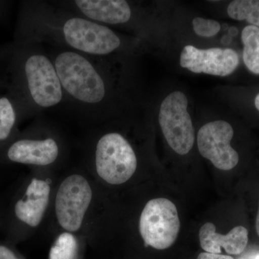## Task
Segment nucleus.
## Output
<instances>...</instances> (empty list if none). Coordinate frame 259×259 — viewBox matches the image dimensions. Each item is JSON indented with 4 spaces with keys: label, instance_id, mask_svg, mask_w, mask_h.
I'll return each mask as SVG.
<instances>
[{
    "label": "nucleus",
    "instance_id": "f257e3e1",
    "mask_svg": "<svg viewBox=\"0 0 259 259\" xmlns=\"http://www.w3.org/2000/svg\"><path fill=\"white\" fill-rule=\"evenodd\" d=\"M56 71L61 85L76 100L86 103L102 101L105 83L90 61L74 52H64L56 58Z\"/></svg>",
    "mask_w": 259,
    "mask_h": 259
},
{
    "label": "nucleus",
    "instance_id": "f03ea898",
    "mask_svg": "<svg viewBox=\"0 0 259 259\" xmlns=\"http://www.w3.org/2000/svg\"><path fill=\"white\" fill-rule=\"evenodd\" d=\"M139 231L146 246L158 250L171 247L180 231L176 205L165 198L150 200L141 213Z\"/></svg>",
    "mask_w": 259,
    "mask_h": 259
},
{
    "label": "nucleus",
    "instance_id": "7ed1b4c3",
    "mask_svg": "<svg viewBox=\"0 0 259 259\" xmlns=\"http://www.w3.org/2000/svg\"><path fill=\"white\" fill-rule=\"evenodd\" d=\"M97 174L111 185H121L132 177L137 168V158L132 146L120 134L102 136L96 150Z\"/></svg>",
    "mask_w": 259,
    "mask_h": 259
},
{
    "label": "nucleus",
    "instance_id": "20e7f679",
    "mask_svg": "<svg viewBox=\"0 0 259 259\" xmlns=\"http://www.w3.org/2000/svg\"><path fill=\"white\" fill-rule=\"evenodd\" d=\"M188 100L185 94L175 91L162 102L158 121L170 147L180 155L187 154L194 146V130L187 111Z\"/></svg>",
    "mask_w": 259,
    "mask_h": 259
},
{
    "label": "nucleus",
    "instance_id": "39448f33",
    "mask_svg": "<svg viewBox=\"0 0 259 259\" xmlns=\"http://www.w3.org/2000/svg\"><path fill=\"white\" fill-rule=\"evenodd\" d=\"M92 197L93 192L86 179L80 175L67 177L56 194V213L61 226L68 231H78Z\"/></svg>",
    "mask_w": 259,
    "mask_h": 259
},
{
    "label": "nucleus",
    "instance_id": "423d86ee",
    "mask_svg": "<svg viewBox=\"0 0 259 259\" xmlns=\"http://www.w3.org/2000/svg\"><path fill=\"white\" fill-rule=\"evenodd\" d=\"M234 131L229 122L216 120L199 129L197 146L200 154L218 169L229 171L237 166L239 156L231 146Z\"/></svg>",
    "mask_w": 259,
    "mask_h": 259
},
{
    "label": "nucleus",
    "instance_id": "0eeeda50",
    "mask_svg": "<svg viewBox=\"0 0 259 259\" xmlns=\"http://www.w3.org/2000/svg\"><path fill=\"white\" fill-rule=\"evenodd\" d=\"M63 32L71 47L88 54L105 55L120 45V38L110 28L82 18L68 20Z\"/></svg>",
    "mask_w": 259,
    "mask_h": 259
},
{
    "label": "nucleus",
    "instance_id": "6e6552de",
    "mask_svg": "<svg viewBox=\"0 0 259 259\" xmlns=\"http://www.w3.org/2000/svg\"><path fill=\"white\" fill-rule=\"evenodd\" d=\"M180 62L182 68L196 74L226 76L236 71L240 60L238 54L233 49H199L187 45L181 53Z\"/></svg>",
    "mask_w": 259,
    "mask_h": 259
},
{
    "label": "nucleus",
    "instance_id": "1a4fd4ad",
    "mask_svg": "<svg viewBox=\"0 0 259 259\" xmlns=\"http://www.w3.org/2000/svg\"><path fill=\"white\" fill-rule=\"evenodd\" d=\"M25 69L30 95L37 105L49 107L60 102L62 98L61 83L48 58L42 55L30 56Z\"/></svg>",
    "mask_w": 259,
    "mask_h": 259
},
{
    "label": "nucleus",
    "instance_id": "9d476101",
    "mask_svg": "<svg viewBox=\"0 0 259 259\" xmlns=\"http://www.w3.org/2000/svg\"><path fill=\"white\" fill-rule=\"evenodd\" d=\"M199 241L202 249L207 253L221 254V248L227 253L238 255L246 248L248 232L243 226H237L228 234L216 233V227L212 223H207L199 230Z\"/></svg>",
    "mask_w": 259,
    "mask_h": 259
},
{
    "label": "nucleus",
    "instance_id": "9b49d317",
    "mask_svg": "<svg viewBox=\"0 0 259 259\" xmlns=\"http://www.w3.org/2000/svg\"><path fill=\"white\" fill-rule=\"evenodd\" d=\"M50 190L47 182L33 179L23 198L15 205V214L18 219L31 227L38 226L49 203Z\"/></svg>",
    "mask_w": 259,
    "mask_h": 259
},
{
    "label": "nucleus",
    "instance_id": "f8f14e48",
    "mask_svg": "<svg viewBox=\"0 0 259 259\" xmlns=\"http://www.w3.org/2000/svg\"><path fill=\"white\" fill-rule=\"evenodd\" d=\"M59 148L54 140H23L15 143L8 151L11 161L25 164L46 166L56 161Z\"/></svg>",
    "mask_w": 259,
    "mask_h": 259
},
{
    "label": "nucleus",
    "instance_id": "ddd939ff",
    "mask_svg": "<svg viewBox=\"0 0 259 259\" xmlns=\"http://www.w3.org/2000/svg\"><path fill=\"white\" fill-rule=\"evenodd\" d=\"M75 3L89 18L105 23H125L131 17V8L123 0H76Z\"/></svg>",
    "mask_w": 259,
    "mask_h": 259
},
{
    "label": "nucleus",
    "instance_id": "4468645a",
    "mask_svg": "<svg viewBox=\"0 0 259 259\" xmlns=\"http://www.w3.org/2000/svg\"><path fill=\"white\" fill-rule=\"evenodd\" d=\"M243 59L247 69L259 75V28L248 25L242 30Z\"/></svg>",
    "mask_w": 259,
    "mask_h": 259
},
{
    "label": "nucleus",
    "instance_id": "2eb2a0df",
    "mask_svg": "<svg viewBox=\"0 0 259 259\" xmlns=\"http://www.w3.org/2000/svg\"><path fill=\"white\" fill-rule=\"evenodd\" d=\"M228 16L238 21L248 22L259 28V0H235L227 9Z\"/></svg>",
    "mask_w": 259,
    "mask_h": 259
},
{
    "label": "nucleus",
    "instance_id": "dca6fc26",
    "mask_svg": "<svg viewBox=\"0 0 259 259\" xmlns=\"http://www.w3.org/2000/svg\"><path fill=\"white\" fill-rule=\"evenodd\" d=\"M77 243L72 234L64 233L57 238L51 247L49 259H75Z\"/></svg>",
    "mask_w": 259,
    "mask_h": 259
},
{
    "label": "nucleus",
    "instance_id": "f3484780",
    "mask_svg": "<svg viewBox=\"0 0 259 259\" xmlns=\"http://www.w3.org/2000/svg\"><path fill=\"white\" fill-rule=\"evenodd\" d=\"M15 122V113L9 100L0 99V140L8 137Z\"/></svg>",
    "mask_w": 259,
    "mask_h": 259
},
{
    "label": "nucleus",
    "instance_id": "a211bd4d",
    "mask_svg": "<svg viewBox=\"0 0 259 259\" xmlns=\"http://www.w3.org/2000/svg\"><path fill=\"white\" fill-rule=\"evenodd\" d=\"M194 31L197 35L204 37L214 36L221 30V24L214 20L195 18L192 20Z\"/></svg>",
    "mask_w": 259,
    "mask_h": 259
},
{
    "label": "nucleus",
    "instance_id": "6ab92c4d",
    "mask_svg": "<svg viewBox=\"0 0 259 259\" xmlns=\"http://www.w3.org/2000/svg\"><path fill=\"white\" fill-rule=\"evenodd\" d=\"M197 259H234L230 255L216 254V253L203 252L198 255Z\"/></svg>",
    "mask_w": 259,
    "mask_h": 259
},
{
    "label": "nucleus",
    "instance_id": "aec40b11",
    "mask_svg": "<svg viewBox=\"0 0 259 259\" xmlns=\"http://www.w3.org/2000/svg\"><path fill=\"white\" fill-rule=\"evenodd\" d=\"M0 259H18L14 253L5 246L0 245Z\"/></svg>",
    "mask_w": 259,
    "mask_h": 259
},
{
    "label": "nucleus",
    "instance_id": "412c9836",
    "mask_svg": "<svg viewBox=\"0 0 259 259\" xmlns=\"http://www.w3.org/2000/svg\"><path fill=\"white\" fill-rule=\"evenodd\" d=\"M255 229H256L257 234L259 236V206L258 214H257L256 220H255Z\"/></svg>",
    "mask_w": 259,
    "mask_h": 259
},
{
    "label": "nucleus",
    "instance_id": "4be33fe9",
    "mask_svg": "<svg viewBox=\"0 0 259 259\" xmlns=\"http://www.w3.org/2000/svg\"><path fill=\"white\" fill-rule=\"evenodd\" d=\"M254 105L255 108L257 109V110L259 112V93L255 97L254 100Z\"/></svg>",
    "mask_w": 259,
    "mask_h": 259
},
{
    "label": "nucleus",
    "instance_id": "5701e85b",
    "mask_svg": "<svg viewBox=\"0 0 259 259\" xmlns=\"http://www.w3.org/2000/svg\"><path fill=\"white\" fill-rule=\"evenodd\" d=\"M250 259H259V253H256V254H255L254 256L252 257V258Z\"/></svg>",
    "mask_w": 259,
    "mask_h": 259
}]
</instances>
